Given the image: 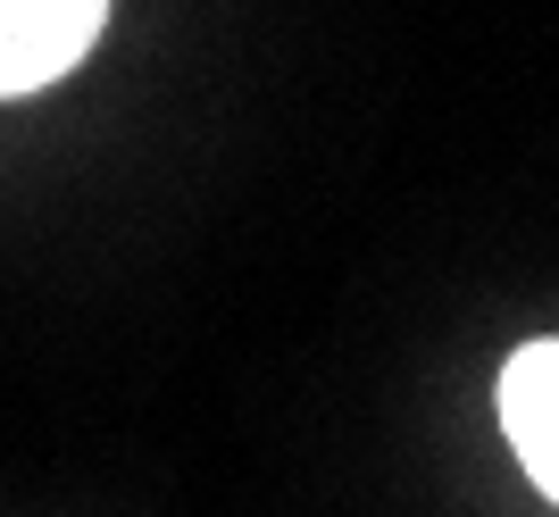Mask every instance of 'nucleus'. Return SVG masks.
I'll use <instances>...</instances> for the list:
<instances>
[{
  "label": "nucleus",
  "mask_w": 559,
  "mask_h": 517,
  "mask_svg": "<svg viewBox=\"0 0 559 517\" xmlns=\"http://www.w3.org/2000/svg\"><path fill=\"white\" fill-rule=\"evenodd\" d=\"M109 0H0V100L43 93L100 43Z\"/></svg>",
  "instance_id": "f257e3e1"
},
{
  "label": "nucleus",
  "mask_w": 559,
  "mask_h": 517,
  "mask_svg": "<svg viewBox=\"0 0 559 517\" xmlns=\"http://www.w3.org/2000/svg\"><path fill=\"white\" fill-rule=\"evenodd\" d=\"M501 425H510V450L526 459V476L559 501V334L526 342L501 368Z\"/></svg>",
  "instance_id": "f03ea898"
}]
</instances>
